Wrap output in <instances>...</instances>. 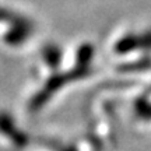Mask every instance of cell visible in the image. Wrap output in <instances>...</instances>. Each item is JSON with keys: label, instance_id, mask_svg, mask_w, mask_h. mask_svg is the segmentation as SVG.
Wrapping results in <instances>:
<instances>
[{"label": "cell", "instance_id": "1", "mask_svg": "<svg viewBox=\"0 0 151 151\" xmlns=\"http://www.w3.org/2000/svg\"><path fill=\"white\" fill-rule=\"evenodd\" d=\"M108 55L122 70L146 69L151 65V29L119 28L109 38Z\"/></svg>", "mask_w": 151, "mask_h": 151}]
</instances>
